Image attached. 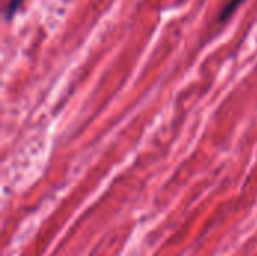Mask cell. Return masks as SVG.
<instances>
[{
  "label": "cell",
  "mask_w": 257,
  "mask_h": 256,
  "mask_svg": "<svg viewBox=\"0 0 257 256\" xmlns=\"http://www.w3.org/2000/svg\"><path fill=\"white\" fill-rule=\"evenodd\" d=\"M244 0H230L226 6H224V9L221 11V14H220V18H218V21L220 23H224L227 18H230V15L238 9V6L242 3Z\"/></svg>",
  "instance_id": "cell-1"
},
{
  "label": "cell",
  "mask_w": 257,
  "mask_h": 256,
  "mask_svg": "<svg viewBox=\"0 0 257 256\" xmlns=\"http://www.w3.org/2000/svg\"><path fill=\"white\" fill-rule=\"evenodd\" d=\"M24 0H9L8 2V6H6V12H5V17L6 20H12L14 15L17 14V11L21 8Z\"/></svg>",
  "instance_id": "cell-2"
}]
</instances>
